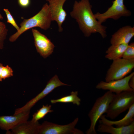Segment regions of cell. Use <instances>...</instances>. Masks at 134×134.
Here are the masks:
<instances>
[{
  "mask_svg": "<svg viewBox=\"0 0 134 134\" xmlns=\"http://www.w3.org/2000/svg\"><path fill=\"white\" fill-rule=\"evenodd\" d=\"M78 120V118L66 125H60L44 121L40 124L37 134H83L82 131L75 128Z\"/></svg>",
  "mask_w": 134,
  "mask_h": 134,
  "instance_id": "8992f818",
  "label": "cell"
},
{
  "mask_svg": "<svg viewBox=\"0 0 134 134\" xmlns=\"http://www.w3.org/2000/svg\"><path fill=\"white\" fill-rule=\"evenodd\" d=\"M39 124L38 121L34 122L31 120H27L11 130L9 133L12 134H37Z\"/></svg>",
  "mask_w": 134,
  "mask_h": 134,
  "instance_id": "2e32d148",
  "label": "cell"
},
{
  "mask_svg": "<svg viewBox=\"0 0 134 134\" xmlns=\"http://www.w3.org/2000/svg\"><path fill=\"white\" fill-rule=\"evenodd\" d=\"M77 91H72L70 95L63 97L58 99L51 100L50 102L52 103H56L58 102L63 103H72L79 106L80 104L81 100L78 96Z\"/></svg>",
  "mask_w": 134,
  "mask_h": 134,
  "instance_id": "ac0fdd59",
  "label": "cell"
},
{
  "mask_svg": "<svg viewBox=\"0 0 134 134\" xmlns=\"http://www.w3.org/2000/svg\"><path fill=\"white\" fill-rule=\"evenodd\" d=\"M3 66H4L2 63H0V81L1 82L2 81V80L1 77V72Z\"/></svg>",
  "mask_w": 134,
  "mask_h": 134,
  "instance_id": "4316f807",
  "label": "cell"
},
{
  "mask_svg": "<svg viewBox=\"0 0 134 134\" xmlns=\"http://www.w3.org/2000/svg\"><path fill=\"white\" fill-rule=\"evenodd\" d=\"M32 31L37 52L43 58H46L53 52L55 47L54 44L46 35L37 30L32 28Z\"/></svg>",
  "mask_w": 134,
  "mask_h": 134,
  "instance_id": "9c48e42d",
  "label": "cell"
},
{
  "mask_svg": "<svg viewBox=\"0 0 134 134\" xmlns=\"http://www.w3.org/2000/svg\"><path fill=\"white\" fill-rule=\"evenodd\" d=\"M8 29L3 22L0 21V49H2L4 47V41L7 34Z\"/></svg>",
  "mask_w": 134,
  "mask_h": 134,
  "instance_id": "ffe728a7",
  "label": "cell"
},
{
  "mask_svg": "<svg viewBox=\"0 0 134 134\" xmlns=\"http://www.w3.org/2000/svg\"><path fill=\"white\" fill-rule=\"evenodd\" d=\"M115 94L108 91L96 100L88 116L91 124L86 131L87 134H97L95 127L97 122L101 116L105 113L108 106Z\"/></svg>",
  "mask_w": 134,
  "mask_h": 134,
  "instance_id": "277c9868",
  "label": "cell"
},
{
  "mask_svg": "<svg viewBox=\"0 0 134 134\" xmlns=\"http://www.w3.org/2000/svg\"><path fill=\"white\" fill-rule=\"evenodd\" d=\"M18 4L21 7L26 8L28 7L30 3V0H18Z\"/></svg>",
  "mask_w": 134,
  "mask_h": 134,
  "instance_id": "cb8c5ba5",
  "label": "cell"
},
{
  "mask_svg": "<svg viewBox=\"0 0 134 134\" xmlns=\"http://www.w3.org/2000/svg\"><path fill=\"white\" fill-rule=\"evenodd\" d=\"M134 75V72L120 79L108 82L101 81L96 86L98 89L107 90L115 94L120 93L125 91H134L129 85V81L131 77Z\"/></svg>",
  "mask_w": 134,
  "mask_h": 134,
  "instance_id": "ba28073f",
  "label": "cell"
},
{
  "mask_svg": "<svg viewBox=\"0 0 134 134\" xmlns=\"http://www.w3.org/2000/svg\"><path fill=\"white\" fill-rule=\"evenodd\" d=\"M47 0H46L47 1Z\"/></svg>",
  "mask_w": 134,
  "mask_h": 134,
  "instance_id": "f1b7e54d",
  "label": "cell"
},
{
  "mask_svg": "<svg viewBox=\"0 0 134 134\" xmlns=\"http://www.w3.org/2000/svg\"><path fill=\"white\" fill-rule=\"evenodd\" d=\"M92 7L89 0L75 1L70 15L76 19L85 37H89L93 33H98L103 38H105L107 35L106 27L97 20L92 12Z\"/></svg>",
  "mask_w": 134,
  "mask_h": 134,
  "instance_id": "6da1fadb",
  "label": "cell"
},
{
  "mask_svg": "<svg viewBox=\"0 0 134 134\" xmlns=\"http://www.w3.org/2000/svg\"><path fill=\"white\" fill-rule=\"evenodd\" d=\"M97 131L101 133L111 134H134V122L130 125L121 127H114L113 126L100 123Z\"/></svg>",
  "mask_w": 134,
  "mask_h": 134,
  "instance_id": "9a60e30c",
  "label": "cell"
},
{
  "mask_svg": "<svg viewBox=\"0 0 134 134\" xmlns=\"http://www.w3.org/2000/svg\"><path fill=\"white\" fill-rule=\"evenodd\" d=\"M122 58L128 60L134 59V42H132L130 44H129L124 52Z\"/></svg>",
  "mask_w": 134,
  "mask_h": 134,
  "instance_id": "44dd1931",
  "label": "cell"
},
{
  "mask_svg": "<svg viewBox=\"0 0 134 134\" xmlns=\"http://www.w3.org/2000/svg\"><path fill=\"white\" fill-rule=\"evenodd\" d=\"M67 0H47L52 21H55L58 26L60 32L63 30L62 25L66 20L67 14L63 8V5Z\"/></svg>",
  "mask_w": 134,
  "mask_h": 134,
  "instance_id": "8fae6325",
  "label": "cell"
},
{
  "mask_svg": "<svg viewBox=\"0 0 134 134\" xmlns=\"http://www.w3.org/2000/svg\"><path fill=\"white\" fill-rule=\"evenodd\" d=\"M51 107L50 105H43L42 107L33 115L31 120L34 122H37L43 118L48 113L53 112V110L51 109Z\"/></svg>",
  "mask_w": 134,
  "mask_h": 134,
  "instance_id": "d6986e66",
  "label": "cell"
},
{
  "mask_svg": "<svg viewBox=\"0 0 134 134\" xmlns=\"http://www.w3.org/2000/svg\"><path fill=\"white\" fill-rule=\"evenodd\" d=\"M3 19V17L2 15L0 13V20H2Z\"/></svg>",
  "mask_w": 134,
  "mask_h": 134,
  "instance_id": "83f0119b",
  "label": "cell"
},
{
  "mask_svg": "<svg viewBox=\"0 0 134 134\" xmlns=\"http://www.w3.org/2000/svg\"><path fill=\"white\" fill-rule=\"evenodd\" d=\"M112 3L122 6H125L124 3V0H115L113 1Z\"/></svg>",
  "mask_w": 134,
  "mask_h": 134,
  "instance_id": "484cf974",
  "label": "cell"
},
{
  "mask_svg": "<svg viewBox=\"0 0 134 134\" xmlns=\"http://www.w3.org/2000/svg\"><path fill=\"white\" fill-rule=\"evenodd\" d=\"M4 11L5 13L7 18V22L12 25L17 30L19 31L20 27L18 26L13 17L8 9L4 8Z\"/></svg>",
  "mask_w": 134,
  "mask_h": 134,
  "instance_id": "7402d4cb",
  "label": "cell"
},
{
  "mask_svg": "<svg viewBox=\"0 0 134 134\" xmlns=\"http://www.w3.org/2000/svg\"><path fill=\"white\" fill-rule=\"evenodd\" d=\"M134 36V27L126 26L119 29L112 35L111 44H129Z\"/></svg>",
  "mask_w": 134,
  "mask_h": 134,
  "instance_id": "4fadbf2b",
  "label": "cell"
},
{
  "mask_svg": "<svg viewBox=\"0 0 134 134\" xmlns=\"http://www.w3.org/2000/svg\"><path fill=\"white\" fill-rule=\"evenodd\" d=\"M131 14V12L125 6H122L113 3L104 12H97L94 14L97 20L101 24L109 18L116 20L122 16L128 17Z\"/></svg>",
  "mask_w": 134,
  "mask_h": 134,
  "instance_id": "30bf717a",
  "label": "cell"
},
{
  "mask_svg": "<svg viewBox=\"0 0 134 134\" xmlns=\"http://www.w3.org/2000/svg\"><path fill=\"white\" fill-rule=\"evenodd\" d=\"M134 67V59L128 60L122 58L113 60L106 73V82L121 79L130 73Z\"/></svg>",
  "mask_w": 134,
  "mask_h": 134,
  "instance_id": "5b68a950",
  "label": "cell"
},
{
  "mask_svg": "<svg viewBox=\"0 0 134 134\" xmlns=\"http://www.w3.org/2000/svg\"><path fill=\"white\" fill-rule=\"evenodd\" d=\"M30 111L24 112L12 116H0V128L8 133L11 130L20 124L28 120Z\"/></svg>",
  "mask_w": 134,
  "mask_h": 134,
  "instance_id": "7c38bea8",
  "label": "cell"
},
{
  "mask_svg": "<svg viewBox=\"0 0 134 134\" xmlns=\"http://www.w3.org/2000/svg\"><path fill=\"white\" fill-rule=\"evenodd\" d=\"M134 103V91L115 94L105 113L106 118L114 119Z\"/></svg>",
  "mask_w": 134,
  "mask_h": 134,
  "instance_id": "3957f363",
  "label": "cell"
},
{
  "mask_svg": "<svg viewBox=\"0 0 134 134\" xmlns=\"http://www.w3.org/2000/svg\"><path fill=\"white\" fill-rule=\"evenodd\" d=\"M129 85L131 88L134 90V75L130 79L129 81Z\"/></svg>",
  "mask_w": 134,
  "mask_h": 134,
  "instance_id": "d4e9b609",
  "label": "cell"
},
{
  "mask_svg": "<svg viewBox=\"0 0 134 134\" xmlns=\"http://www.w3.org/2000/svg\"><path fill=\"white\" fill-rule=\"evenodd\" d=\"M99 120L100 123L107 125H115L116 127H121L128 126L134 122V103L129 109L127 113L123 118L116 121L108 120L105 115H102Z\"/></svg>",
  "mask_w": 134,
  "mask_h": 134,
  "instance_id": "5bb4252c",
  "label": "cell"
},
{
  "mask_svg": "<svg viewBox=\"0 0 134 134\" xmlns=\"http://www.w3.org/2000/svg\"><path fill=\"white\" fill-rule=\"evenodd\" d=\"M52 21L48 4L46 3L34 16L28 19H24L20 24L19 31L10 36L9 40L11 42L15 41L24 32L34 27H38L46 30L50 28Z\"/></svg>",
  "mask_w": 134,
  "mask_h": 134,
  "instance_id": "7a4b0ae2",
  "label": "cell"
},
{
  "mask_svg": "<svg viewBox=\"0 0 134 134\" xmlns=\"http://www.w3.org/2000/svg\"><path fill=\"white\" fill-rule=\"evenodd\" d=\"M106 51L105 57L110 60H114L122 58L129 44H111Z\"/></svg>",
  "mask_w": 134,
  "mask_h": 134,
  "instance_id": "e0dca14e",
  "label": "cell"
},
{
  "mask_svg": "<svg viewBox=\"0 0 134 134\" xmlns=\"http://www.w3.org/2000/svg\"><path fill=\"white\" fill-rule=\"evenodd\" d=\"M13 75V71L12 68L8 65L3 66L2 71L1 77L2 79L12 76Z\"/></svg>",
  "mask_w": 134,
  "mask_h": 134,
  "instance_id": "603a6c76",
  "label": "cell"
},
{
  "mask_svg": "<svg viewBox=\"0 0 134 134\" xmlns=\"http://www.w3.org/2000/svg\"><path fill=\"white\" fill-rule=\"evenodd\" d=\"M69 86L61 82L57 75H55L48 82L44 89L35 97L28 101L22 107L16 109L14 115L30 111L32 108L39 100L42 99L56 88L62 86Z\"/></svg>",
  "mask_w": 134,
  "mask_h": 134,
  "instance_id": "52a82bcc",
  "label": "cell"
}]
</instances>
